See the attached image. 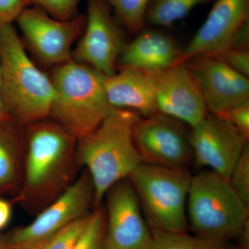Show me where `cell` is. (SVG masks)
<instances>
[{
  "label": "cell",
  "mask_w": 249,
  "mask_h": 249,
  "mask_svg": "<svg viewBox=\"0 0 249 249\" xmlns=\"http://www.w3.org/2000/svg\"><path fill=\"white\" fill-rule=\"evenodd\" d=\"M140 116L114 108L97 129L77 140L78 160L92 183L93 204H101L111 187L128 178L142 164L133 137L134 125Z\"/></svg>",
  "instance_id": "6da1fadb"
},
{
  "label": "cell",
  "mask_w": 249,
  "mask_h": 249,
  "mask_svg": "<svg viewBox=\"0 0 249 249\" xmlns=\"http://www.w3.org/2000/svg\"><path fill=\"white\" fill-rule=\"evenodd\" d=\"M0 59L8 116L27 125L49 117L55 96L53 83L29 58L13 24L0 25Z\"/></svg>",
  "instance_id": "7a4b0ae2"
},
{
  "label": "cell",
  "mask_w": 249,
  "mask_h": 249,
  "mask_svg": "<svg viewBox=\"0 0 249 249\" xmlns=\"http://www.w3.org/2000/svg\"><path fill=\"white\" fill-rule=\"evenodd\" d=\"M51 79L55 96L50 117L77 139L97 129L114 109L105 89V76L71 60L57 65Z\"/></svg>",
  "instance_id": "3957f363"
},
{
  "label": "cell",
  "mask_w": 249,
  "mask_h": 249,
  "mask_svg": "<svg viewBox=\"0 0 249 249\" xmlns=\"http://www.w3.org/2000/svg\"><path fill=\"white\" fill-rule=\"evenodd\" d=\"M186 214L193 235L220 242L237 237L249 222V206L228 180L209 170L192 175Z\"/></svg>",
  "instance_id": "277c9868"
},
{
  "label": "cell",
  "mask_w": 249,
  "mask_h": 249,
  "mask_svg": "<svg viewBox=\"0 0 249 249\" xmlns=\"http://www.w3.org/2000/svg\"><path fill=\"white\" fill-rule=\"evenodd\" d=\"M22 201H39L65 180L77 139L55 121L29 124Z\"/></svg>",
  "instance_id": "5b68a950"
},
{
  "label": "cell",
  "mask_w": 249,
  "mask_h": 249,
  "mask_svg": "<svg viewBox=\"0 0 249 249\" xmlns=\"http://www.w3.org/2000/svg\"><path fill=\"white\" fill-rule=\"evenodd\" d=\"M192 175L186 169L142 163L129 180L152 229L184 232Z\"/></svg>",
  "instance_id": "8992f818"
},
{
  "label": "cell",
  "mask_w": 249,
  "mask_h": 249,
  "mask_svg": "<svg viewBox=\"0 0 249 249\" xmlns=\"http://www.w3.org/2000/svg\"><path fill=\"white\" fill-rule=\"evenodd\" d=\"M94 192L88 172L69 185L50 205L26 227L11 235L9 243L22 249L42 248L56 232L89 213Z\"/></svg>",
  "instance_id": "52a82bcc"
},
{
  "label": "cell",
  "mask_w": 249,
  "mask_h": 249,
  "mask_svg": "<svg viewBox=\"0 0 249 249\" xmlns=\"http://www.w3.org/2000/svg\"><path fill=\"white\" fill-rule=\"evenodd\" d=\"M103 0H87L83 34L71 59L94 69L105 76L116 73L126 44L122 33Z\"/></svg>",
  "instance_id": "ba28073f"
},
{
  "label": "cell",
  "mask_w": 249,
  "mask_h": 249,
  "mask_svg": "<svg viewBox=\"0 0 249 249\" xmlns=\"http://www.w3.org/2000/svg\"><path fill=\"white\" fill-rule=\"evenodd\" d=\"M85 21V15L60 20L34 6L24 9L16 22L36 57L57 66L72 60L73 42L84 31Z\"/></svg>",
  "instance_id": "9c48e42d"
},
{
  "label": "cell",
  "mask_w": 249,
  "mask_h": 249,
  "mask_svg": "<svg viewBox=\"0 0 249 249\" xmlns=\"http://www.w3.org/2000/svg\"><path fill=\"white\" fill-rule=\"evenodd\" d=\"M133 137L142 163L186 169L193 160L189 134L178 121L160 113L139 117Z\"/></svg>",
  "instance_id": "30bf717a"
},
{
  "label": "cell",
  "mask_w": 249,
  "mask_h": 249,
  "mask_svg": "<svg viewBox=\"0 0 249 249\" xmlns=\"http://www.w3.org/2000/svg\"><path fill=\"white\" fill-rule=\"evenodd\" d=\"M107 214L104 249H150L151 229L138 196L129 178L111 187L106 193Z\"/></svg>",
  "instance_id": "8fae6325"
},
{
  "label": "cell",
  "mask_w": 249,
  "mask_h": 249,
  "mask_svg": "<svg viewBox=\"0 0 249 249\" xmlns=\"http://www.w3.org/2000/svg\"><path fill=\"white\" fill-rule=\"evenodd\" d=\"M193 160L229 181L236 162L249 143L240 132L219 116L208 114L189 133Z\"/></svg>",
  "instance_id": "7c38bea8"
},
{
  "label": "cell",
  "mask_w": 249,
  "mask_h": 249,
  "mask_svg": "<svg viewBox=\"0 0 249 249\" xmlns=\"http://www.w3.org/2000/svg\"><path fill=\"white\" fill-rule=\"evenodd\" d=\"M248 22L249 0H216L204 22L181 50L178 64L200 57L217 58L230 48L237 31Z\"/></svg>",
  "instance_id": "4fadbf2b"
},
{
  "label": "cell",
  "mask_w": 249,
  "mask_h": 249,
  "mask_svg": "<svg viewBox=\"0 0 249 249\" xmlns=\"http://www.w3.org/2000/svg\"><path fill=\"white\" fill-rule=\"evenodd\" d=\"M158 113L194 127L209 114L191 69L179 63L156 72Z\"/></svg>",
  "instance_id": "5bb4252c"
},
{
  "label": "cell",
  "mask_w": 249,
  "mask_h": 249,
  "mask_svg": "<svg viewBox=\"0 0 249 249\" xmlns=\"http://www.w3.org/2000/svg\"><path fill=\"white\" fill-rule=\"evenodd\" d=\"M199 85L206 108L217 114L249 101V77L217 58L200 57L186 62Z\"/></svg>",
  "instance_id": "9a60e30c"
},
{
  "label": "cell",
  "mask_w": 249,
  "mask_h": 249,
  "mask_svg": "<svg viewBox=\"0 0 249 249\" xmlns=\"http://www.w3.org/2000/svg\"><path fill=\"white\" fill-rule=\"evenodd\" d=\"M156 72L120 67L119 72L105 76V89L111 107L134 111L142 117L158 114Z\"/></svg>",
  "instance_id": "2e32d148"
},
{
  "label": "cell",
  "mask_w": 249,
  "mask_h": 249,
  "mask_svg": "<svg viewBox=\"0 0 249 249\" xmlns=\"http://www.w3.org/2000/svg\"><path fill=\"white\" fill-rule=\"evenodd\" d=\"M181 50L168 34L156 29H143L126 44L120 67L160 71L177 65Z\"/></svg>",
  "instance_id": "e0dca14e"
},
{
  "label": "cell",
  "mask_w": 249,
  "mask_h": 249,
  "mask_svg": "<svg viewBox=\"0 0 249 249\" xmlns=\"http://www.w3.org/2000/svg\"><path fill=\"white\" fill-rule=\"evenodd\" d=\"M11 119L0 121V189L16 184L19 174V141Z\"/></svg>",
  "instance_id": "ac0fdd59"
},
{
  "label": "cell",
  "mask_w": 249,
  "mask_h": 249,
  "mask_svg": "<svg viewBox=\"0 0 249 249\" xmlns=\"http://www.w3.org/2000/svg\"><path fill=\"white\" fill-rule=\"evenodd\" d=\"M211 0H150L145 14V24L168 27L186 17L198 5Z\"/></svg>",
  "instance_id": "d6986e66"
},
{
  "label": "cell",
  "mask_w": 249,
  "mask_h": 249,
  "mask_svg": "<svg viewBox=\"0 0 249 249\" xmlns=\"http://www.w3.org/2000/svg\"><path fill=\"white\" fill-rule=\"evenodd\" d=\"M150 249H230L226 242L207 240L184 232H170L152 229Z\"/></svg>",
  "instance_id": "ffe728a7"
},
{
  "label": "cell",
  "mask_w": 249,
  "mask_h": 249,
  "mask_svg": "<svg viewBox=\"0 0 249 249\" xmlns=\"http://www.w3.org/2000/svg\"><path fill=\"white\" fill-rule=\"evenodd\" d=\"M113 9L121 24L137 35L145 24V14L150 0H103Z\"/></svg>",
  "instance_id": "44dd1931"
},
{
  "label": "cell",
  "mask_w": 249,
  "mask_h": 249,
  "mask_svg": "<svg viewBox=\"0 0 249 249\" xmlns=\"http://www.w3.org/2000/svg\"><path fill=\"white\" fill-rule=\"evenodd\" d=\"M90 213L78 218L59 231L42 247L43 249H74L84 232Z\"/></svg>",
  "instance_id": "7402d4cb"
},
{
  "label": "cell",
  "mask_w": 249,
  "mask_h": 249,
  "mask_svg": "<svg viewBox=\"0 0 249 249\" xmlns=\"http://www.w3.org/2000/svg\"><path fill=\"white\" fill-rule=\"evenodd\" d=\"M106 215L101 210L91 213L89 222L74 249H104Z\"/></svg>",
  "instance_id": "603a6c76"
},
{
  "label": "cell",
  "mask_w": 249,
  "mask_h": 249,
  "mask_svg": "<svg viewBox=\"0 0 249 249\" xmlns=\"http://www.w3.org/2000/svg\"><path fill=\"white\" fill-rule=\"evenodd\" d=\"M229 182L237 196L249 206V145H246L232 169Z\"/></svg>",
  "instance_id": "cb8c5ba5"
},
{
  "label": "cell",
  "mask_w": 249,
  "mask_h": 249,
  "mask_svg": "<svg viewBox=\"0 0 249 249\" xmlns=\"http://www.w3.org/2000/svg\"><path fill=\"white\" fill-rule=\"evenodd\" d=\"M80 1L81 0H30V2L55 19L69 20L78 16Z\"/></svg>",
  "instance_id": "d4e9b609"
},
{
  "label": "cell",
  "mask_w": 249,
  "mask_h": 249,
  "mask_svg": "<svg viewBox=\"0 0 249 249\" xmlns=\"http://www.w3.org/2000/svg\"><path fill=\"white\" fill-rule=\"evenodd\" d=\"M233 126L246 141L249 139V101L214 114Z\"/></svg>",
  "instance_id": "484cf974"
},
{
  "label": "cell",
  "mask_w": 249,
  "mask_h": 249,
  "mask_svg": "<svg viewBox=\"0 0 249 249\" xmlns=\"http://www.w3.org/2000/svg\"><path fill=\"white\" fill-rule=\"evenodd\" d=\"M217 58L228 66L244 76H249V50L248 49H229Z\"/></svg>",
  "instance_id": "4316f807"
},
{
  "label": "cell",
  "mask_w": 249,
  "mask_h": 249,
  "mask_svg": "<svg viewBox=\"0 0 249 249\" xmlns=\"http://www.w3.org/2000/svg\"><path fill=\"white\" fill-rule=\"evenodd\" d=\"M29 4L30 0H0V25L16 22Z\"/></svg>",
  "instance_id": "83f0119b"
},
{
  "label": "cell",
  "mask_w": 249,
  "mask_h": 249,
  "mask_svg": "<svg viewBox=\"0 0 249 249\" xmlns=\"http://www.w3.org/2000/svg\"><path fill=\"white\" fill-rule=\"evenodd\" d=\"M12 206L9 201L0 199V231L9 224L12 217Z\"/></svg>",
  "instance_id": "f1b7e54d"
},
{
  "label": "cell",
  "mask_w": 249,
  "mask_h": 249,
  "mask_svg": "<svg viewBox=\"0 0 249 249\" xmlns=\"http://www.w3.org/2000/svg\"><path fill=\"white\" fill-rule=\"evenodd\" d=\"M11 119L5 111L4 104H3L2 96H1V65L0 59V121Z\"/></svg>",
  "instance_id": "f546056e"
},
{
  "label": "cell",
  "mask_w": 249,
  "mask_h": 249,
  "mask_svg": "<svg viewBox=\"0 0 249 249\" xmlns=\"http://www.w3.org/2000/svg\"><path fill=\"white\" fill-rule=\"evenodd\" d=\"M0 249H22L15 247L11 244H6L0 240Z\"/></svg>",
  "instance_id": "4dcf8cb0"
},
{
  "label": "cell",
  "mask_w": 249,
  "mask_h": 249,
  "mask_svg": "<svg viewBox=\"0 0 249 249\" xmlns=\"http://www.w3.org/2000/svg\"><path fill=\"white\" fill-rule=\"evenodd\" d=\"M43 249L42 248H38V249Z\"/></svg>",
  "instance_id": "1f68e13d"
}]
</instances>
